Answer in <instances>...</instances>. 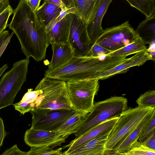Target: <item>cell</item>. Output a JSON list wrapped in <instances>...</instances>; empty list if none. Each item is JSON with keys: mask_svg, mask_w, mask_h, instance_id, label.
<instances>
[{"mask_svg": "<svg viewBox=\"0 0 155 155\" xmlns=\"http://www.w3.org/2000/svg\"><path fill=\"white\" fill-rule=\"evenodd\" d=\"M154 111L155 109L125 135L116 145L113 149L121 153H125L128 151L132 145L138 141L142 129Z\"/></svg>", "mask_w": 155, "mask_h": 155, "instance_id": "18", "label": "cell"}, {"mask_svg": "<svg viewBox=\"0 0 155 155\" xmlns=\"http://www.w3.org/2000/svg\"><path fill=\"white\" fill-rule=\"evenodd\" d=\"M112 130L106 131L78 147L70 152L63 155H101L106 150L105 146Z\"/></svg>", "mask_w": 155, "mask_h": 155, "instance_id": "14", "label": "cell"}, {"mask_svg": "<svg viewBox=\"0 0 155 155\" xmlns=\"http://www.w3.org/2000/svg\"><path fill=\"white\" fill-rule=\"evenodd\" d=\"M61 0L67 9L71 10L72 13L74 14L76 10L74 0Z\"/></svg>", "mask_w": 155, "mask_h": 155, "instance_id": "36", "label": "cell"}, {"mask_svg": "<svg viewBox=\"0 0 155 155\" xmlns=\"http://www.w3.org/2000/svg\"><path fill=\"white\" fill-rule=\"evenodd\" d=\"M9 5V2L8 0H5L4 2L0 3V14Z\"/></svg>", "mask_w": 155, "mask_h": 155, "instance_id": "40", "label": "cell"}, {"mask_svg": "<svg viewBox=\"0 0 155 155\" xmlns=\"http://www.w3.org/2000/svg\"><path fill=\"white\" fill-rule=\"evenodd\" d=\"M32 115L31 128L36 130L55 131L71 117L77 113L73 109H35Z\"/></svg>", "mask_w": 155, "mask_h": 155, "instance_id": "9", "label": "cell"}, {"mask_svg": "<svg viewBox=\"0 0 155 155\" xmlns=\"http://www.w3.org/2000/svg\"><path fill=\"white\" fill-rule=\"evenodd\" d=\"M112 1V0H97L94 10L86 24L92 45L104 31L101 26L102 21Z\"/></svg>", "mask_w": 155, "mask_h": 155, "instance_id": "12", "label": "cell"}, {"mask_svg": "<svg viewBox=\"0 0 155 155\" xmlns=\"http://www.w3.org/2000/svg\"><path fill=\"white\" fill-rule=\"evenodd\" d=\"M125 153L126 155H155V150L147 147L142 143L137 141Z\"/></svg>", "mask_w": 155, "mask_h": 155, "instance_id": "27", "label": "cell"}, {"mask_svg": "<svg viewBox=\"0 0 155 155\" xmlns=\"http://www.w3.org/2000/svg\"><path fill=\"white\" fill-rule=\"evenodd\" d=\"M67 137L56 131H48L30 128L26 131L24 141L31 147L48 146L54 148L65 142Z\"/></svg>", "mask_w": 155, "mask_h": 155, "instance_id": "11", "label": "cell"}, {"mask_svg": "<svg viewBox=\"0 0 155 155\" xmlns=\"http://www.w3.org/2000/svg\"><path fill=\"white\" fill-rule=\"evenodd\" d=\"M149 60H151V58L147 52L137 53L130 58H126L121 64L101 75L98 80L107 79L115 74L124 73L130 68L142 65Z\"/></svg>", "mask_w": 155, "mask_h": 155, "instance_id": "16", "label": "cell"}, {"mask_svg": "<svg viewBox=\"0 0 155 155\" xmlns=\"http://www.w3.org/2000/svg\"><path fill=\"white\" fill-rule=\"evenodd\" d=\"M14 10L9 5L0 14V34L5 31L8 27V21L11 15L13 13Z\"/></svg>", "mask_w": 155, "mask_h": 155, "instance_id": "30", "label": "cell"}, {"mask_svg": "<svg viewBox=\"0 0 155 155\" xmlns=\"http://www.w3.org/2000/svg\"><path fill=\"white\" fill-rule=\"evenodd\" d=\"M53 149L48 146L31 147L30 150L27 152L26 155H63L62 148Z\"/></svg>", "mask_w": 155, "mask_h": 155, "instance_id": "28", "label": "cell"}, {"mask_svg": "<svg viewBox=\"0 0 155 155\" xmlns=\"http://www.w3.org/2000/svg\"><path fill=\"white\" fill-rule=\"evenodd\" d=\"M135 31L145 45L155 44V14L140 22Z\"/></svg>", "mask_w": 155, "mask_h": 155, "instance_id": "20", "label": "cell"}, {"mask_svg": "<svg viewBox=\"0 0 155 155\" xmlns=\"http://www.w3.org/2000/svg\"><path fill=\"white\" fill-rule=\"evenodd\" d=\"M97 0H74L75 8L74 14L86 23L88 22Z\"/></svg>", "mask_w": 155, "mask_h": 155, "instance_id": "23", "label": "cell"}, {"mask_svg": "<svg viewBox=\"0 0 155 155\" xmlns=\"http://www.w3.org/2000/svg\"><path fill=\"white\" fill-rule=\"evenodd\" d=\"M32 10L35 12L39 8L41 0H25Z\"/></svg>", "mask_w": 155, "mask_h": 155, "instance_id": "35", "label": "cell"}, {"mask_svg": "<svg viewBox=\"0 0 155 155\" xmlns=\"http://www.w3.org/2000/svg\"><path fill=\"white\" fill-rule=\"evenodd\" d=\"M138 106L155 107V91L149 90L141 94L136 100Z\"/></svg>", "mask_w": 155, "mask_h": 155, "instance_id": "26", "label": "cell"}, {"mask_svg": "<svg viewBox=\"0 0 155 155\" xmlns=\"http://www.w3.org/2000/svg\"><path fill=\"white\" fill-rule=\"evenodd\" d=\"M62 11L60 8L45 0L35 12L40 23L46 28Z\"/></svg>", "mask_w": 155, "mask_h": 155, "instance_id": "19", "label": "cell"}, {"mask_svg": "<svg viewBox=\"0 0 155 155\" xmlns=\"http://www.w3.org/2000/svg\"><path fill=\"white\" fill-rule=\"evenodd\" d=\"M8 31H4L0 34V49L5 38L9 35Z\"/></svg>", "mask_w": 155, "mask_h": 155, "instance_id": "39", "label": "cell"}, {"mask_svg": "<svg viewBox=\"0 0 155 155\" xmlns=\"http://www.w3.org/2000/svg\"><path fill=\"white\" fill-rule=\"evenodd\" d=\"M8 67L7 64L4 65L0 68V77L4 72V71L8 68Z\"/></svg>", "mask_w": 155, "mask_h": 155, "instance_id": "42", "label": "cell"}, {"mask_svg": "<svg viewBox=\"0 0 155 155\" xmlns=\"http://www.w3.org/2000/svg\"><path fill=\"white\" fill-rule=\"evenodd\" d=\"M68 42L76 57L87 56L92 45L89 37L86 23L72 13Z\"/></svg>", "mask_w": 155, "mask_h": 155, "instance_id": "10", "label": "cell"}, {"mask_svg": "<svg viewBox=\"0 0 155 155\" xmlns=\"http://www.w3.org/2000/svg\"><path fill=\"white\" fill-rule=\"evenodd\" d=\"M147 147L155 150V130H153L142 143Z\"/></svg>", "mask_w": 155, "mask_h": 155, "instance_id": "32", "label": "cell"}, {"mask_svg": "<svg viewBox=\"0 0 155 155\" xmlns=\"http://www.w3.org/2000/svg\"><path fill=\"white\" fill-rule=\"evenodd\" d=\"M155 107H137L126 109L119 117L110 134L106 144V149H113L117 143L138 125Z\"/></svg>", "mask_w": 155, "mask_h": 155, "instance_id": "7", "label": "cell"}, {"mask_svg": "<svg viewBox=\"0 0 155 155\" xmlns=\"http://www.w3.org/2000/svg\"><path fill=\"white\" fill-rule=\"evenodd\" d=\"M118 118L119 117H117L104 121L91 128L77 138H75L68 144L63 147V149L68 147L67 150L63 153H69L101 133L112 129L117 121Z\"/></svg>", "mask_w": 155, "mask_h": 155, "instance_id": "13", "label": "cell"}, {"mask_svg": "<svg viewBox=\"0 0 155 155\" xmlns=\"http://www.w3.org/2000/svg\"><path fill=\"white\" fill-rule=\"evenodd\" d=\"M86 115L77 113L71 117L55 131L62 135L68 137L74 134L84 120Z\"/></svg>", "mask_w": 155, "mask_h": 155, "instance_id": "22", "label": "cell"}, {"mask_svg": "<svg viewBox=\"0 0 155 155\" xmlns=\"http://www.w3.org/2000/svg\"><path fill=\"white\" fill-rule=\"evenodd\" d=\"M40 94L38 90L28 89L19 102L13 104L15 109L24 115L35 109V101Z\"/></svg>", "mask_w": 155, "mask_h": 155, "instance_id": "21", "label": "cell"}, {"mask_svg": "<svg viewBox=\"0 0 155 155\" xmlns=\"http://www.w3.org/2000/svg\"><path fill=\"white\" fill-rule=\"evenodd\" d=\"M99 80L89 79L66 82L72 109L77 113L86 115L94 106V99L98 91Z\"/></svg>", "mask_w": 155, "mask_h": 155, "instance_id": "6", "label": "cell"}, {"mask_svg": "<svg viewBox=\"0 0 155 155\" xmlns=\"http://www.w3.org/2000/svg\"><path fill=\"white\" fill-rule=\"evenodd\" d=\"M147 52L150 56L151 60L155 62V50H147Z\"/></svg>", "mask_w": 155, "mask_h": 155, "instance_id": "41", "label": "cell"}, {"mask_svg": "<svg viewBox=\"0 0 155 155\" xmlns=\"http://www.w3.org/2000/svg\"><path fill=\"white\" fill-rule=\"evenodd\" d=\"M27 152L21 150L16 144L7 149L1 155H26Z\"/></svg>", "mask_w": 155, "mask_h": 155, "instance_id": "33", "label": "cell"}, {"mask_svg": "<svg viewBox=\"0 0 155 155\" xmlns=\"http://www.w3.org/2000/svg\"><path fill=\"white\" fill-rule=\"evenodd\" d=\"M155 128V111L148 119L141 132L138 140L139 142L142 143L147 136Z\"/></svg>", "mask_w": 155, "mask_h": 155, "instance_id": "29", "label": "cell"}, {"mask_svg": "<svg viewBox=\"0 0 155 155\" xmlns=\"http://www.w3.org/2000/svg\"><path fill=\"white\" fill-rule=\"evenodd\" d=\"M53 54L48 69H53L58 68L70 60L74 52L68 42L65 43L51 45Z\"/></svg>", "mask_w": 155, "mask_h": 155, "instance_id": "17", "label": "cell"}, {"mask_svg": "<svg viewBox=\"0 0 155 155\" xmlns=\"http://www.w3.org/2000/svg\"><path fill=\"white\" fill-rule=\"evenodd\" d=\"M138 37L136 31L127 21L106 29L94 44L112 52L132 43Z\"/></svg>", "mask_w": 155, "mask_h": 155, "instance_id": "8", "label": "cell"}, {"mask_svg": "<svg viewBox=\"0 0 155 155\" xmlns=\"http://www.w3.org/2000/svg\"><path fill=\"white\" fill-rule=\"evenodd\" d=\"M8 27L18 37L26 58L32 57L37 62L44 59L49 43L46 28L39 22L25 0H21L14 10Z\"/></svg>", "mask_w": 155, "mask_h": 155, "instance_id": "1", "label": "cell"}, {"mask_svg": "<svg viewBox=\"0 0 155 155\" xmlns=\"http://www.w3.org/2000/svg\"><path fill=\"white\" fill-rule=\"evenodd\" d=\"M50 3L60 8L62 11H66L68 10L65 6L61 0H47Z\"/></svg>", "mask_w": 155, "mask_h": 155, "instance_id": "37", "label": "cell"}, {"mask_svg": "<svg viewBox=\"0 0 155 155\" xmlns=\"http://www.w3.org/2000/svg\"><path fill=\"white\" fill-rule=\"evenodd\" d=\"M132 7L143 13L146 18L155 14V0H126Z\"/></svg>", "mask_w": 155, "mask_h": 155, "instance_id": "25", "label": "cell"}, {"mask_svg": "<svg viewBox=\"0 0 155 155\" xmlns=\"http://www.w3.org/2000/svg\"><path fill=\"white\" fill-rule=\"evenodd\" d=\"M127 100L121 96L111 97L94 103L92 110L74 134L77 138L91 128L107 120L119 117L127 109Z\"/></svg>", "mask_w": 155, "mask_h": 155, "instance_id": "4", "label": "cell"}, {"mask_svg": "<svg viewBox=\"0 0 155 155\" xmlns=\"http://www.w3.org/2000/svg\"><path fill=\"white\" fill-rule=\"evenodd\" d=\"M8 133L5 129L4 125L2 119L0 117V150L2 145L3 141Z\"/></svg>", "mask_w": 155, "mask_h": 155, "instance_id": "34", "label": "cell"}, {"mask_svg": "<svg viewBox=\"0 0 155 155\" xmlns=\"http://www.w3.org/2000/svg\"><path fill=\"white\" fill-rule=\"evenodd\" d=\"M147 48L141 39L138 37L132 43L106 55L109 57L127 56L141 51L147 52Z\"/></svg>", "mask_w": 155, "mask_h": 155, "instance_id": "24", "label": "cell"}, {"mask_svg": "<svg viewBox=\"0 0 155 155\" xmlns=\"http://www.w3.org/2000/svg\"><path fill=\"white\" fill-rule=\"evenodd\" d=\"M29 58L15 63L0 81V109L13 104L17 94L26 80Z\"/></svg>", "mask_w": 155, "mask_h": 155, "instance_id": "5", "label": "cell"}, {"mask_svg": "<svg viewBox=\"0 0 155 155\" xmlns=\"http://www.w3.org/2000/svg\"><path fill=\"white\" fill-rule=\"evenodd\" d=\"M101 155H126V153H120L114 149H106L104 152Z\"/></svg>", "mask_w": 155, "mask_h": 155, "instance_id": "38", "label": "cell"}, {"mask_svg": "<svg viewBox=\"0 0 155 155\" xmlns=\"http://www.w3.org/2000/svg\"><path fill=\"white\" fill-rule=\"evenodd\" d=\"M110 52L101 46L94 44L91 46L87 56L98 58L102 56H106Z\"/></svg>", "mask_w": 155, "mask_h": 155, "instance_id": "31", "label": "cell"}, {"mask_svg": "<svg viewBox=\"0 0 155 155\" xmlns=\"http://www.w3.org/2000/svg\"><path fill=\"white\" fill-rule=\"evenodd\" d=\"M35 89L40 91L35 109H73L65 81L45 77Z\"/></svg>", "mask_w": 155, "mask_h": 155, "instance_id": "3", "label": "cell"}, {"mask_svg": "<svg viewBox=\"0 0 155 155\" xmlns=\"http://www.w3.org/2000/svg\"><path fill=\"white\" fill-rule=\"evenodd\" d=\"M94 58L74 56L66 63L45 70V77L67 82L97 79L101 75L124 61L125 56Z\"/></svg>", "mask_w": 155, "mask_h": 155, "instance_id": "2", "label": "cell"}, {"mask_svg": "<svg viewBox=\"0 0 155 155\" xmlns=\"http://www.w3.org/2000/svg\"><path fill=\"white\" fill-rule=\"evenodd\" d=\"M71 17L72 13L68 14L58 21L50 25L46 28L50 44L68 42Z\"/></svg>", "mask_w": 155, "mask_h": 155, "instance_id": "15", "label": "cell"}]
</instances>
